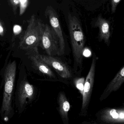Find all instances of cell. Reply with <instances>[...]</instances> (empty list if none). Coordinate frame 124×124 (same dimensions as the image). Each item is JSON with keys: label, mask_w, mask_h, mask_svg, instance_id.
<instances>
[{"label": "cell", "mask_w": 124, "mask_h": 124, "mask_svg": "<svg viewBox=\"0 0 124 124\" xmlns=\"http://www.w3.org/2000/svg\"><path fill=\"white\" fill-rule=\"evenodd\" d=\"M16 64V61L7 65L3 74V91L0 116L3 122L10 121L15 115L14 99Z\"/></svg>", "instance_id": "6da1fadb"}, {"label": "cell", "mask_w": 124, "mask_h": 124, "mask_svg": "<svg viewBox=\"0 0 124 124\" xmlns=\"http://www.w3.org/2000/svg\"><path fill=\"white\" fill-rule=\"evenodd\" d=\"M28 26L19 42V47L26 51L28 55L38 54L41 38L43 33L45 24L32 15L28 21Z\"/></svg>", "instance_id": "7a4b0ae2"}, {"label": "cell", "mask_w": 124, "mask_h": 124, "mask_svg": "<svg viewBox=\"0 0 124 124\" xmlns=\"http://www.w3.org/2000/svg\"><path fill=\"white\" fill-rule=\"evenodd\" d=\"M68 19L74 64L81 68L85 43V35L80 22L75 16L69 14Z\"/></svg>", "instance_id": "3957f363"}, {"label": "cell", "mask_w": 124, "mask_h": 124, "mask_svg": "<svg viewBox=\"0 0 124 124\" xmlns=\"http://www.w3.org/2000/svg\"><path fill=\"white\" fill-rule=\"evenodd\" d=\"M37 90L26 76L19 78L14 93V106L19 114L23 113L35 100Z\"/></svg>", "instance_id": "277c9868"}, {"label": "cell", "mask_w": 124, "mask_h": 124, "mask_svg": "<svg viewBox=\"0 0 124 124\" xmlns=\"http://www.w3.org/2000/svg\"><path fill=\"white\" fill-rule=\"evenodd\" d=\"M39 47L45 51L47 55H60L58 40L52 28L47 24H45Z\"/></svg>", "instance_id": "5b68a950"}, {"label": "cell", "mask_w": 124, "mask_h": 124, "mask_svg": "<svg viewBox=\"0 0 124 124\" xmlns=\"http://www.w3.org/2000/svg\"><path fill=\"white\" fill-rule=\"evenodd\" d=\"M45 16L48 18L51 27L55 32L59 43L60 55L64 54L65 43L61 24L56 11L51 6H48L45 11Z\"/></svg>", "instance_id": "8992f818"}, {"label": "cell", "mask_w": 124, "mask_h": 124, "mask_svg": "<svg viewBox=\"0 0 124 124\" xmlns=\"http://www.w3.org/2000/svg\"><path fill=\"white\" fill-rule=\"evenodd\" d=\"M40 58L49 66L54 70L58 74L64 79L70 78L71 72L68 66L60 59L56 57L49 55L38 54Z\"/></svg>", "instance_id": "52a82bcc"}, {"label": "cell", "mask_w": 124, "mask_h": 124, "mask_svg": "<svg viewBox=\"0 0 124 124\" xmlns=\"http://www.w3.org/2000/svg\"><path fill=\"white\" fill-rule=\"evenodd\" d=\"M96 65V58H93L92 63L89 72L85 80L83 93V101L82 109H83L87 106L93 87Z\"/></svg>", "instance_id": "ba28073f"}, {"label": "cell", "mask_w": 124, "mask_h": 124, "mask_svg": "<svg viewBox=\"0 0 124 124\" xmlns=\"http://www.w3.org/2000/svg\"><path fill=\"white\" fill-rule=\"evenodd\" d=\"M94 26L95 27L98 28L99 30V39L101 41H103L108 46L111 35L109 22L100 15L96 18Z\"/></svg>", "instance_id": "9c48e42d"}, {"label": "cell", "mask_w": 124, "mask_h": 124, "mask_svg": "<svg viewBox=\"0 0 124 124\" xmlns=\"http://www.w3.org/2000/svg\"><path fill=\"white\" fill-rule=\"evenodd\" d=\"M101 119L109 123H124V109H107L102 112Z\"/></svg>", "instance_id": "30bf717a"}, {"label": "cell", "mask_w": 124, "mask_h": 124, "mask_svg": "<svg viewBox=\"0 0 124 124\" xmlns=\"http://www.w3.org/2000/svg\"><path fill=\"white\" fill-rule=\"evenodd\" d=\"M38 54H34L29 55V58L31 61L33 66L43 75L50 78H55V76L51 68L40 58Z\"/></svg>", "instance_id": "8fae6325"}, {"label": "cell", "mask_w": 124, "mask_h": 124, "mask_svg": "<svg viewBox=\"0 0 124 124\" xmlns=\"http://www.w3.org/2000/svg\"><path fill=\"white\" fill-rule=\"evenodd\" d=\"M124 82V67L123 66L107 85L104 91V95H109L112 92L116 91Z\"/></svg>", "instance_id": "7c38bea8"}, {"label": "cell", "mask_w": 124, "mask_h": 124, "mask_svg": "<svg viewBox=\"0 0 124 124\" xmlns=\"http://www.w3.org/2000/svg\"><path fill=\"white\" fill-rule=\"evenodd\" d=\"M59 112L62 118L68 119V113L70 108L69 102L63 93H61L59 97Z\"/></svg>", "instance_id": "4fadbf2b"}, {"label": "cell", "mask_w": 124, "mask_h": 124, "mask_svg": "<svg viewBox=\"0 0 124 124\" xmlns=\"http://www.w3.org/2000/svg\"><path fill=\"white\" fill-rule=\"evenodd\" d=\"M85 82V79L84 78H78L75 80V85L82 95L83 94Z\"/></svg>", "instance_id": "5bb4252c"}, {"label": "cell", "mask_w": 124, "mask_h": 124, "mask_svg": "<svg viewBox=\"0 0 124 124\" xmlns=\"http://www.w3.org/2000/svg\"><path fill=\"white\" fill-rule=\"evenodd\" d=\"M20 1L21 0H12L9 1L10 4L13 8V11L15 15L16 14V10L18 6L20 5Z\"/></svg>", "instance_id": "9a60e30c"}, {"label": "cell", "mask_w": 124, "mask_h": 124, "mask_svg": "<svg viewBox=\"0 0 124 124\" xmlns=\"http://www.w3.org/2000/svg\"><path fill=\"white\" fill-rule=\"evenodd\" d=\"M121 2V0H111V11L112 14L115 13L117 6Z\"/></svg>", "instance_id": "2e32d148"}, {"label": "cell", "mask_w": 124, "mask_h": 124, "mask_svg": "<svg viewBox=\"0 0 124 124\" xmlns=\"http://www.w3.org/2000/svg\"><path fill=\"white\" fill-rule=\"evenodd\" d=\"M28 0H21L20 1V15H22L24 11L26 10V8L27 7L28 4Z\"/></svg>", "instance_id": "e0dca14e"}, {"label": "cell", "mask_w": 124, "mask_h": 124, "mask_svg": "<svg viewBox=\"0 0 124 124\" xmlns=\"http://www.w3.org/2000/svg\"><path fill=\"white\" fill-rule=\"evenodd\" d=\"M21 30V27L18 25L15 26L14 28V31L15 34H18V32H20Z\"/></svg>", "instance_id": "ac0fdd59"}, {"label": "cell", "mask_w": 124, "mask_h": 124, "mask_svg": "<svg viewBox=\"0 0 124 124\" xmlns=\"http://www.w3.org/2000/svg\"><path fill=\"white\" fill-rule=\"evenodd\" d=\"M4 29L2 23L0 22V35L3 36L4 35Z\"/></svg>", "instance_id": "d6986e66"}]
</instances>
